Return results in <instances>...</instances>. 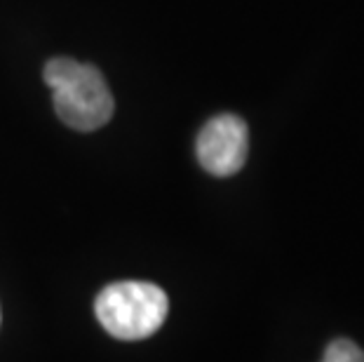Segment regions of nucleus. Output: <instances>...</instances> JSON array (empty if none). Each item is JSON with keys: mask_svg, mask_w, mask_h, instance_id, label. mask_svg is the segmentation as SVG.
Wrapping results in <instances>:
<instances>
[{"mask_svg": "<svg viewBox=\"0 0 364 362\" xmlns=\"http://www.w3.org/2000/svg\"><path fill=\"white\" fill-rule=\"evenodd\" d=\"M95 313L108 334L120 341H141L167 320L169 299L156 282L122 280L99 292Z\"/></svg>", "mask_w": 364, "mask_h": 362, "instance_id": "obj_2", "label": "nucleus"}, {"mask_svg": "<svg viewBox=\"0 0 364 362\" xmlns=\"http://www.w3.org/2000/svg\"><path fill=\"white\" fill-rule=\"evenodd\" d=\"M43 78L52 90L54 111L68 127L92 132L113 115V95L99 68L71 57H54L45 64Z\"/></svg>", "mask_w": 364, "mask_h": 362, "instance_id": "obj_1", "label": "nucleus"}, {"mask_svg": "<svg viewBox=\"0 0 364 362\" xmlns=\"http://www.w3.org/2000/svg\"><path fill=\"white\" fill-rule=\"evenodd\" d=\"M322 362H364V351L350 339H334L324 351Z\"/></svg>", "mask_w": 364, "mask_h": 362, "instance_id": "obj_4", "label": "nucleus"}, {"mask_svg": "<svg viewBox=\"0 0 364 362\" xmlns=\"http://www.w3.org/2000/svg\"><path fill=\"white\" fill-rule=\"evenodd\" d=\"M198 160L214 176H233L247 163L250 129L233 113H221L207 122L198 134Z\"/></svg>", "mask_w": 364, "mask_h": 362, "instance_id": "obj_3", "label": "nucleus"}]
</instances>
